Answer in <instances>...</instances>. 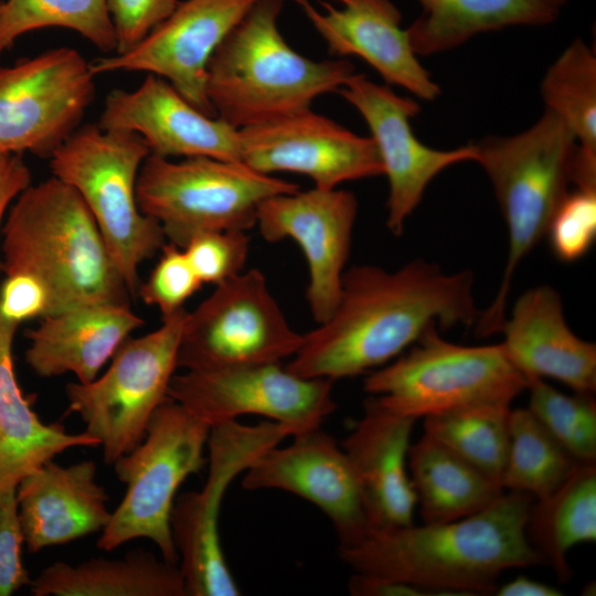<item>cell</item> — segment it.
<instances>
[{
    "mask_svg": "<svg viewBox=\"0 0 596 596\" xmlns=\"http://www.w3.org/2000/svg\"><path fill=\"white\" fill-rule=\"evenodd\" d=\"M472 284L470 270L447 274L423 259L394 272L354 266L343 274L334 311L304 334L286 369L306 379L351 377L387 364L432 326L476 324Z\"/></svg>",
    "mask_w": 596,
    "mask_h": 596,
    "instance_id": "obj_1",
    "label": "cell"
},
{
    "mask_svg": "<svg viewBox=\"0 0 596 596\" xmlns=\"http://www.w3.org/2000/svg\"><path fill=\"white\" fill-rule=\"evenodd\" d=\"M534 498L510 491L469 517L440 523L370 530L339 547L353 573L398 579L430 595L494 594L511 568L543 564L526 536Z\"/></svg>",
    "mask_w": 596,
    "mask_h": 596,
    "instance_id": "obj_2",
    "label": "cell"
},
{
    "mask_svg": "<svg viewBox=\"0 0 596 596\" xmlns=\"http://www.w3.org/2000/svg\"><path fill=\"white\" fill-rule=\"evenodd\" d=\"M2 273L33 275L46 287L51 313L94 305H129V290L88 207L51 177L11 204L1 234Z\"/></svg>",
    "mask_w": 596,
    "mask_h": 596,
    "instance_id": "obj_3",
    "label": "cell"
},
{
    "mask_svg": "<svg viewBox=\"0 0 596 596\" xmlns=\"http://www.w3.org/2000/svg\"><path fill=\"white\" fill-rule=\"evenodd\" d=\"M283 0H256L213 53L205 92L216 116L242 129L310 108L355 74L345 58L313 61L283 38Z\"/></svg>",
    "mask_w": 596,
    "mask_h": 596,
    "instance_id": "obj_4",
    "label": "cell"
},
{
    "mask_svg": "<svg viewBox=\"0 0 596 596\" xmlns=\"http://www.w3.org/2000/svg\"><path fill=\"white\" fill-rule=\"evenodd\" d=\"M475 146V160L493 188L508 230L504 273L492 302L476 322V334L500 332L514 273L523 258L546 235L557 207L572 183L577 141L552 110L513 136H489Z\"/></svg>",
    "mask_w": 596,
    "mask_h": 596,
    "instance_id": "obj_5",
    "label": "cell"
},
{
    "mask_svg": "<svg viewBox=\"0 0 596 596\" xmlns=\"http://www.w3.org/2000/svg\"><path fill=\"white\" fill-rule=\"evenodd\" d=\"M150 149L138 135L78 127L50 156L53 177L71 185L92 213L131 296L139 267L161 251L167 237L137 201L140 168Z\"/></svg>",
    "mask_w": 596,
    "mask_h": 596,
    "instance_id": "obj_6",
    "label": "cell"
},
{
    "mask_svg": "<svg viewBox=\"0 0 596 596\" xmlns=\"http://www.w3.org/2000/svg\"><path fill=\"white\" fill-rule=\"evenodd\" d=\"M210 429L169 397L157 408L142 440L114 462L126 492L102 531L99 550L110 552L129 541L148 539L162 558L179 565L171 513L181 483L205 465Z\"/></svg>",
    "mask_w": 596,
    "mask_h": 596,
    "instance_id": "obj_7",
    "label": "cell"
},
{
    "mask_svg": "<svg viewBox=\"0 0 596 596\" xmlns=\"http://www.w3.org/2000/svg\"><path fill=\"white\" fill-rule=\"evenodd\" d=\"M299 190L244 162L207 157L174 162L150 153L139 171L137 201L143 214L159 222L167 240L183 248L204 232L252 228L264 200Z\"/></svg>",
    "mask_w": 596,
    "mask_h": 596,
    "instance_id": "obj_8",
    "label": "cell"
},
{
    "mask_svg": "<svg viewBox=\"0 0 596 596\" xmlns=\"http://www.w3.org/2000/svg\"><path fill=\"white\" fill-rule=\"evenodd\" d=\"M436 327L365 377L364 391L386 409L417 419L477 403H511L526 390V377L501 343L456 344Z\"/></svg>",
    "mask_w": 596,
    "mask_h": 596,
    "instance_id": "obj_9",
    "label": "cell"
},
{
    "mask_svg": "<svg viewBox=\"0 0 596 596\" xmlns=\"http://www.w3.org/2000/svg\"><path fill=\"white\" fill-rule=\"evenodd\" d=\"M187 313L182 308L162 317L156 330L126 339L100 376L66 385L70 409L102 447L106 462L114 464L142 440L153 413L168 398Z\"/></svg>",
    "mask_w": 596,
    "mask_h": 596,
    "instance_id": "obj_10",
    "label": "cell"
},
{
    "mask_svg": "<svg viewBox=\"0 0 596 596\" xmlns=\"http://www.w3.org/2000/svg\"><path fill=\"white\" fill-rule=\"evenodd\" d=\"M296 432L274 421L243 425L237 421L211 427L209 473L203 488L174 501L170 525L187 596H238L224 557L219 514L225 491L264 451Z\"/></svg>",
    "mask_w": 596,
    "mask_h": 596,
    "instance_id": "obj_11",
    "label": "cell"
},
{
    "mask_svg": "<svg viewBox=\"0 0 596 596\" xmlns=\"http://www.w3.org/2000/svg\"><path fill=\"white\" fill-rule=\"evenodd\" d=\"M304 334L287 322L264 274L252 268L215 285L188 312L178 351L184 371L279 363L292 358Z\"/></svg>",
    "mask_w": 596,
    "mask_h": 596,
    "instance_id": "obj_12",
    "label": "cell"
},
{
    "mask_svg": "<svg viewBox=\"0 0 596 596\" xmlns=\"http://www.w3.org/2000/svg\"><path fill=\"white\" fill-rule=\"evenodd\" d=\"M94 95L91 63L72 47L0 65V152L50 158L79 127Z\"/></svg>",
    "mask_w": 596,
    "mask_h": 596,
    "instance_id": "obj_13",
    "label": "cell"
},
{
    "mask_svg": "<svg viewBox=\"0 0 596 596\" xmlns=\"http://www.w3.org/2000/svg\"><path fill=\"white\" fill-rule=\"evenodd\" d=\"M333 381L306 379L279 363L184 371L174 374L168 397L210 428L259 415L291 427L296 435L320 427L336 411Z\"/></svg>",
    "mask_w": 596,
    "mask_h": 596,
    "instance_id": "obj_14",
    "label": "cell"
},
{
    "mask_svg": "<svg viewBox=\"0 0 596 596\" xmlns=\"http://www.w3.org/2000/svg\"><path fill=\"white\" fill-rule=\"evenodd\" d=\"M256 0H184L129 51L91 63L94 75L145 72L169 82L202 113L217 117L205 92L209 62Z\"/></svg>",
    "mask_w": 596,
    "mask_h": 596,
    "instance_id": "obj_15",
    "label": "cell"
},
{
    "mask_svg": "<svg viewBox=\"0 0 596 596\" xmlns=\"http://www.w3.org/2000/svg\"><path fill=\"white\" fill-rule=\"evenodd\" d=\"M242 162L270 174L309 177L316 188L384 173L372 137L359 136L310 108L240 129Z\"/></svg>",
    "mask_w": 596,
    "mask_h": 596,
    "instance_id": "obj_16",
    "label": "cell"
},
{
    "mask_svg": "<svg viewBox=\"0 0 596 596\" xmlns=\"http://www.w3.org/2000/svg\"><path fill=\"white\" fill-rule=\"evenodd\" d=\"M259 455L245 470L247 490L278 489L318 507L331 521L339 547L360 543L370 531L364 493L344 450L320 427Z\"/></svg>",
    "mask_w": 596,
    "mask_h": 596,
    "instance_id": "obj_17",
    "label": "cell"
},
{
    "mask_svg": "<svg viewBox=\"0 0 596 596\" xmlns=\"http://www.w3.org/2000/svg\"><path fill=\"white\" fill-rule=\"evenodd\" d=\"M339 93L369 126L390 185L386 226L400 236L430 181L448 167L473 161L475 146L438 150L424 145L411 126L421 110L418 103L363 74L355 73Z\"/></svg>",
    "mask_w": 596,
    "mask_h": 596,
    "instance_id": "obj_18",
    "label": "cell"
},
{
    "mask_svg": "<svg viewBox=\"0 0 596 596\" xmlns=\"http://www.w3.org/2000/svg\"><path fill=\"white\" fill-rule=\"evenodd\" d=\"M358 212L354 194L313 188L264 200L256 225L268 242L294 240L309 269L306 298L316 322L329 319L339 301Z\"/></svg>",
    "mask_w": 596,
    "mask_h": 596,
    "instance_id": "obj_19",
    "label": "cell"
},
{
    "mask_svg": "<svg viewBox=\"0 0 596 596\" xmlns=\"http://www.w3.org/2000/svg\"><path fill=\"white\" fill-rule=\"evenodd\" d=\"M140 136L163 158L207 157L242 162L240 129L190 104L169 82L147 74L132 91L114 89L97 124Z\"/></svg>",
    "mask_w": 596,
    "mask_h": 596,
    "instance_id": "obj_20",
    "label": "cell"
},
{
    "mask_svg": "<svg viewBox=\"0 0 596 596\" xmlns=\"http://www.w3.org/2000/svg\"><path fill=\"white\" fill-rule=\"evenodd\" d=\"M327 43L329 53L355 55L369 63L386 84L400 86L423 100L433 102L440 88L417 58L402 14L391 0H294Z\"/></svg>",
    "mask_w": 596,
    "mask_h": 596,
    "instance_id": "obj_21",
    "label": "cell"
},
{
    "mask_svg": "<svg viewBox=\"0 0 596 596\" xmlns=\"http://www.w3.org/2000/svg\"><path fill=\"white\" fill-rule=\"evenodd\" d=\"M96 472L92 460L63 466L51 459L19 482L18 512L30 552L104 530L111 512Z\"/></svg>",
    "mask_w": 596,
    "mask_h": 596,
    "instance_id": "obj_22",
    "label": "cell"
},
{
    "mask_svg": "<svg viewBox=\"0 0 596 596\" xmlns=\"http://www.w3.org/2000/svg\"><path fill=\"white\" fill-rule=\"evenodd\" d=\"M500 332L505 353L525 377H550L574 392L595 393L596 344L570 329L554 288L540 285L524 291Z\"/></svg>",
    "mask_w": 596,
    "mask_h": 596,
    "instance_id": "obj_23",
    "label": "cell"
},
{
    "mask_svg": "<svg viewBox=\"0 0 596 596\" xmlns=\"http://www.w3.org/2000/svg\"><path fill=\"white\" fill-rule=\"evenodd\" d=\"M363 406L341 447L361 483L370 530L411 525L417 501L406 468L416 419L386 409L372 395Z\"/></svg>",
    "mask_w": 596,
    "mask_h": 596,
    "instance_id": "obj_24",
    "label": "cell"
},
{
    "mask_svg": "<svg viewBox=\"0 0 596 596\" xmlns=\"http://www.w3.org/2000/svg\"><path fill=\"white\" fill-rule=\"evenodd\" d=\"M28 329L25 362L42 377L72 373L77 382L98 376L129 334L143 324L129 305H83L47 315Z\"/></svg>",
    "mask_w": 596,
    "mask_h": 596,
    "instance_id": "obj_25",
    "label": "cell"
},
{
    "mask_svg": "<svg viewBox=\"0 0 596 596\" xmlns=\"http://www.w3.org/2000/svg\"><path fill=\"white\" fill-rule=\"evenodd\" d=\"M17 323L0 312V491L17 488L29 473L73 447H97L87 434H70L57 423L45 424L18 383L13 364Z\"/></svg>",
    "mask_w": 596,
    "mask_h": 596,
    "instance_id": "obj_26",
    "label": "cell"
},
{
    "mask_svg": "<svg viewBox=\"0 0 596 596\" xmlns=\"http://www.w3.org/2000/svg\"><path fill=\"white\" fill-rule=\"evenodd\" d=\"M421 14L407 28L417 55L457 47L509 26H541L560 17L567 0H417Z\"/></svg>",
    "mask_w": 596,
    "mask_h": 596,
    "instance_id": "obj_27",
    "label": "cell"
},
{
    "mask_svg": "<svg viewBox=\"0 0 596 596\" xmlns=\"http://www.w3.org/2000/svg\"><path fill=\"white\" fill-rule=\"evenodd\" d=\"M30 586L34 596H187L179 565L142 550L123 560L55 562Z\"/></svg>",
    "mask_w": 596,
    "mask_h": 596,
    "instance_id": "obj_28",
    "label": "cell"
},
{
    "mask_svg": "<svg viewBox=\"0 0 596 596\" xmlns=\"http://www.w3.org/2000/svg\"><path fill=\"white\" fill-rule=\"evenodd\" d=\"M407 467L423 523L469 517L504 493L501 483L425 434L409 446Z\"/></svg>",
    "mask_w": 596,
    "mask_h": 596,
    "instance_id": "obj_29",
    "label": "cell"
},
{
    "mask_svg": "<svg viewBox=\"0 0 596 596\" xmlns=\"http://www.w3.org/2000/svg\"><path fill=\"white\" fill-rule=\"evenodd\" d=\"M533 502L526 536L560 582L572 577L571 549L596 540V462H578L550 496Z\"/></svg>",
    "mask_w": 596,
    "mask_h": 596,
    "instance_id": "obj_30",
    "label": "cell"
},
{
    "mask_svg": "<svg viewBox=\"0 0 596 596\" xmlns=\"http://www.w3.org/2000/svg\"><path fill=\"white\" fill-rule=\"evenodd\" d=\"M545 108L555 113L573 132L575 166L596 171V56L575 39L549 67L541 83Z\"/></svg>",
    "mask_w": 596,
    "mask_h": 596,
    "instance_id": "obj_31",
    "label": "cell"
},
{
    "mask_svg": "<svg viewBox=\"0 0 596 596\" xmlns=\"http://www.w3.org/2000/svg\"><path fill=\"white\" fill-rule=\"evenodd\" d=\"M511 409V403L499 401L430 415L424 417V434L501 483Z\"/></svg>",
    "mask_w": 596,
    "mask_h": 596,
    "instance_id": "obj_32",
    "label": "cell"
},
{
    "mask_svg": "<svg viewBox=\"0 0 596 596\" xmlns=\"http://www.w3.org/2000/svg\"><path fill=\"white\" fill-rule=\"evenodd\" d=\"M578 461L528 408L511 409L509 450L501 485L541 500L555 491Z\"/></svg>",
    "mask_w": 596,
    "mask_h": 596,
    "instance_id": "obj_33",
    "label": "cell"
},
{
    "mask_svg": "<svg viewBox=\"0 0 596 596\" xmlns=\"http://www.w3.org/2000/svg\"><path fill=\"white\" fill-rule=\"evenodd\" d=\"M53 26L77 32L105 53L116 51L106 0H4L0 6V54L20 36Z\"/></svg>",
    "mask_w": 596,
    "mask_h": 596,
    "instance_id": "obj_34",
    "label": "cell"
},
{
    "mask_svg": "<svg viewBox=\"0 0 596 596\" xmlns=\"http://www.w3.org/2000/svg\"><path fill=\"white\" fill-rule=\"evenodd\" d=\"M526 381L528 409L533 416L578 462H596L594 394H565L538 376H528Z\"/></svg>",
    "mask_w": 596,
    "mask_h": 596,
    "instance_id": "obj_35",
    "label": "cell"
},
{
    "mask_svg": "<svg viewBox=\"0 0 596 596\" xmlns=\"http://www.w3.org/2000/svg\"><path fill=\"white\" fill-rule=\"evenodd\" d=\"M546 234L557 259L572 263L582 258L596 238V190L568 192Z\"/></svg>",
    "mask_w": 596,
    "mask_h": 596,
    "instance_id": "obj_36",
    "label": "cell"
},
{
    "mask_svg": "<svg viewBox=\"0 0 596 596\" xmlns=\"http://www.w3.org/2000/svg\"><path fill=\"white\" fill-rule=\"evenodd\" d=\"M202 285L183 248L166 243L148 279L139 285L138 294L145 304L156 306L166 317L182 309Z\"/></svg>",
    "mask_w": 596,
    "mask_h": 596,
    "instance_id": "obj_37",
    "label": "cell"
},
{
    "mask_svg": "<svg viewBox=\"0 0 596 596\" xmlns=\"http://www.w3.org/2000/svg\"><path fill=\"white\" fill-rule=\"evenodd\" d=\"M249 238L244 231L204 232L183 247L202 284L219 285L243 272Z\"/></svg>",
    "mask_w": 596,
    "mask_h": 596,
    "instance_id": "obj_38",
    "label": "cell"
},
{
    "mask_svg": "<svg viewBox=\"0 0 596 596\" xmlns=\"http://www.w3.org/2000/svg\"><path fill=\"white\" fill-rule=\"evenodd\" d=\"M179 0H106L120 54L141 42L178 6Z\"/></svg>",
    "mask_w": 596,
    "mask_h": 596,
    "instance_id": "obj_39",
    "label": "cell"
},
{
    "mask_svg": "<svg viewBox=\"0 0 596 596\" xmlns=\"http://www.w3.org/2000/svg\"><path fill=\"white\" fill-rule=\"evenodd\" d=\"M23 542L17 488L0 491V596L12 595L31 583L21 557Z\"/></svg>",
    "mask_w": 596,
    "mask_h": 596,
    "instance_id": "obj_40",
    "label": "cell"
},
{
    "mask_svg": "<svg viewBox=\"0 0 596 596\" xmlns=\"http://www.w3.org/2000/svg\"><path fill=\"white\" fill-rule=\"evenodd\" d=\"M0 312L17 324L30 319H41L51 312L49 291L33 275H6L0 287Z\"/></svg>",
    "mask_w": 596,
    "mask_h": 596,
    "instance_id": "obj_41",
    "label": "cell"
},
{
    "mask_svg": "<svg viewBox=\"0 0 596 596\" xmlns=\"http://www.w3.org/2000/svg\"><path fill=\"white\" fill-rule=\"evenodd\" d=\"M32 184V173L21 153L0 152V273H2L1 234L13 201Z\"/></svg>",
    "mask_w": 596,
    "mask_h": 596,
    "instance_id": "obj_42",
    "label": "cell"
},
{
    "mask_svg": "<svg viewBox=\"0 0 596 596\" xmlns=\"http://www.w3.org/2000/svg\"><path fill=\"white\" fill-rule=\"evenodd\" d=\"M353 596H424L427 590L389 577L353 573L348 582Z\"/></svg>",
    "mask_w": 596,
    "mask_h": 596,
    "instance_id": "obj_43",
    "label": "cell"
},
{
    "mask_svg": "<svg viewBox=\"0 0 596 596\" xmlns=\"http://www.w3.org/2000/svg\"><path fill=\"white\" fill-rule=\"evenodd\" d=\"M497 596H561L563 593L547 584L518 576L496 589Z\"/></svg>",
    "mask_w": 596,
    "mask_h": 596,
    "instance_id": "obj_44",
    "label": "cell"
},
{
    "mask_svg": "<svg viewBox=\"0 0 596 596\" xmlns=\"http://www.w3.org/2000/svg\"><path fill=\"white\" fill-rule=\"evenodd\" d=\"M1 2H2V0H0V6H1Z\"/></svg>",
    "mask_w": 596,
    "mask_h": 596,
    "instance_id": "obj_45",
    "label": "cell"
}]
</instances>
